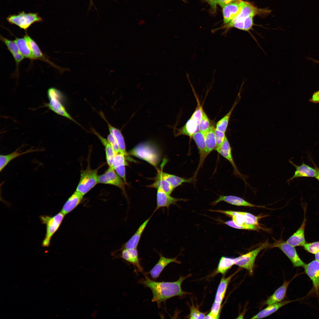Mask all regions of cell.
Returning <instances> with one entry per match:
<instances>
[{"label": "cell", "instance_id": "1", "mask_svg": "<svg viewBox=\"0 0 319 319\" xmlns=\"http://www.w3.org/2000/svg\"><path fill=\"white\" fill-rule=\"evenodd\" d=\"M190 276V275L181 276L174 282L156 281L145 276L144 278L140 279L139 282L151 289L153 294L152 301L156 302L160 308L162 303H165L169 299L175 296L182 297L189 294L182 290L181 285L183 281Z\"/></svg>", "mask_w": 319, "mask_h": 319}, {"label": "cell", "instance_id": "2", "mask_svg": "<svg viewBox=\"0 0 319 319\" xmlns=\"http://www.w3.org/2000/svg\"><path fill=\"white\" fill-rule=\"evenodd\" d=\"M128 154L144 160L155 167H157L160 160L158 150L149 142L138 144L129 152Z\"/></svg>", "mask_w": 319, "mask_h": 319}, {"label": "cell", "instance_id": "3", "mask_svg": "<svg viewBox=\"0 0 319 319\" xmlns=\"http://www.w3.org/2000/svg\"><path fill=\"white\" fill-rule=\"evenodd\" d=\"M47 95L49 102L45 104V106L57 114L65 117L81 126L66 110L62 102L63 94L60 90L55 87H50L47 90Z\"/></svg>", "mask_w": 319, "mask_h": 319}, {"label": "cell", "instance_id": "4", "mask_svg": "<svg viewBox=\"0 0 319 319\" xmlns=\"http://www.w3.org/2000/svg\"><path fill=\"white\" fill-rule=\"evenodd\" d=\"M210 211L221 213L232 218V221L225 222L226 225L234 228L250 230H258L259 228L258 226L249 224L245 223V219L248 216L249 213L245 212L210 210Z\"/></svg>", "mask_w": 319, "mask_h": 319}, {"label": "cell", "instance_id": "5", "mask_svg": "<svg viewBox=\"0 0 319 319\" xmlns=\"http://www.w3.org/2000/svg\"><path fill=\"white\" fill-rule=\"evenodd\" d=\"M65 215L61 211L51 217L47 215L41 216L40 218L42 223L46 225V232L42 245L48 247L50 245L51 239L60 226Z\"/></svg>", "mask_w": 319, "mask_h": 319}, {"label": "cell", "instance_id": "6", "mask_svg": "<svg viewBox=\"0 0 319 319\" xmlns=\"http://www.w3.org/2000/svg\"><path fill=\"white\" fill-rule=\"evenodd\" d=\"M6 20L11 24L16 25L25 31L33 23L43 21L38 13H27L24 11L20 12L17 14L10 15L7 17Z\"/></svg>", "mask_w": 319, "mask_h": 319}, {"label": "cell", "instance_id": "7", "mask_svg": "<svg viewBox=\"0 0 319 319\" xmlns=\"http://www.w3.org/2000/svg\"><path fill=\"white\" fill-rule=\"evenodd\" d=\"M98 169L92 170L88 166L85 170H81L80 179L76 190L84 196L98 183L97 173Z\"/></svg>", "mask_w": 319, "mask_h": 319}, {"label": "cell", "instance_id": "8", "mask_svg": "<svg viewBox=\"0 0 319 319\" xmlns=\"http://www.w3.org/2000/svg\"><path fill=\"white\" fill-rule=\"evenodd\" d=\"M268 246V243L266 241L255 249L234 258L235 264L245 269L250 275H252L256 257L261 250Z\"/></svg>", "mask_w": 319, "mask_h": 319}, {"label": "cell", "instance_id": "9", "mask_svg": "<svg viewBox=\"0 0 319 319\" xmlns=\"http://www.w3.org/2000/svg\"><path fill=\"white\" fill-rule=\"evenodd\" d=\"M269 10L258 8L249 3L244 1L241 9L239 14L232 21L225 25L221 28H230L235 22L243 20L251 16H255L269 12Z\"/></svg>", "mask_w": 319, "mask_h": 319}, {"label": "cell", "instance_id": "10", "mask_svg": "<svg viewBox=\"0 0 319 319\" xmlns=\"http://www.w3.org/2000/svg\"><path fill=\"white\" fill-rule=\"evenodd\" d=\"M215 150L231 164L233 168L234 175L241 178L246 184L249 185L246 181L248 176L242 174L239 171L235 164L232 155V149L226 136L222 144L216 147Z\"/></svg>", "mask_w": 319, "mask_h": 319}, {"label": "cell", "instance_id": "11", "mask_svg": "<svg viewBox=\"0 0 319 319\" xmlns=\"http://www.w3.org/2000/svg\"><path fill=\"white\" fill-rule=\"evenodd\" d=\"M98 183L115 186L125 192V183L113 167H109L103 174L98 176Z\"/></svg>", "mask_w": 319, "mask_h": 319}, {"label": "cell", "instance_id": "12", "mask_svg": "<svg viewBox=\"0 0 319 319\" xmlns=\"http://www.w3.org/2000/svg\"><path fill=\"white\" fill-rule=\"evenodd\" d=\"M192 138L195 141L199 151V161L198 167L193 176L196 177L199 170L202 166L206 157L209 155L205 141L204 133L199 131L196 132Z\"/></svg>", "mask_w": 319, "mask_h": 319}, {"label": "cell", "instance_id": "13", "mask_svg": "<svg viewBox=\"0 0 319 319\" xmlns=\"http://www.w3.org/2000/svg\"><path fill=\"white\" fill-rule=\"evenodd\" d=\"M274 246L280 249L288 257L294 266L303 267L305 264L299 256L294 247L286 242L278 243Z\"/></svg>", "mask_w": 319, "mask_h": 319}, {"label": "cell", "instance_id": "14", "mask_svg": "<svg viewBox=\"0 0 319 319\" xmlns=\"http://www.w3.org/2000/svg\"><path fill=\"white\" fill-rule=\"evenodd\" d=\"M244 2L242 0H236L222 8L224 24L230 22L239 14Z\"/></svg>", "mask_w": 319, "mask_h": 319}, {"label": "cell", "instance_id": "15", "mask_svg": "<svg viewBox=\"0 0 319 319\" xmlns=\"http://www.w3.org/2000/svg\"><path fill=\"white\" fill-rule=\"evenodd\" d=\"M99 113L100 115L107 123L110 134L112 135L115 139L122 153L125 155L127 160H128L129 161H133V160L129 156L128 154L126 152L124 138L121 130L111 125L107 120L102 112H100Z\"/></svg>", "mask_w": 319, "mask_h": 319}, {"label": "cell", "instance_id": "16", "mask_svg": "<svg viewBox=\"0 0 319 319\" xmlns=\"http://www.w3.org/2000/svg\"><path fill=\"white\" fill-rule=\"evenodd\" d=\"M121 251L118 255H114L115 258H120L132 264L140 272H143V269L141 266L139 258L137 248L125 249L118 251Z\"/></svg>", "mask_w": 319, "mask_h": 319}, {"label": "cell", "instance_id": "17", "mask_svg": "<svg viewBox=\"0 0 319 319\" xmlns=\"http://www.w3.org/2000/svg\"><path fill=\"white\" fill-rule=\"evenodd\" d=\"M303 267L305 272L312 281L316 292H319V261L314 260L305 264Z\"/></svg>", "mask_w": 319, "mask_h": 319}, {"label": "cell", "instance_id": "18", "mask_svg": "<svg viewBox=\"0 0 319 319\" xmlns=\"http://www.w3.org/2000/svg\"><path fill=\"white\" fill-rule=\"evenodd\" d=\"M159 255L160 258L158 261L149 272L154 280H156L159 276L164 268L170 263L173 262L181 263L180 261L177 260V257L170 258L164 256L161 253Z\"/></svg>", "mask_w": 319, "mask_h": 319}, {"label": "cell", "instance_id": "19", "mask_svg": "<svg viewBox=\"0 0 319 319\" xmlns=\"http://www.w3.org/2000/svg\"><path fill=\"white\" fill-rule=\"evenodd\" d=\"M24 37L26 38L30 47L33 56L35 59H39L48 63L50 65L60 71H62L63 69L57 66L55 64L51 62L42 51L39 46L36 42L33 39L25 32V33Z\"/></svg>", "mask_w": 319, "mask_h": 319}, {"label": "cell", "instance_id": "20", "mask_svg": "<svg viewBox=\"0 0 319 319\" xmlns=\"http://www.w3.org/2000/svg\"><path fill=\"white\" fill-rule=\"evenodd\" d=\"M185 201V199L173 197L162 190L157 189V206L154 213L162 207H165L168 209L171 205L175 204L178 201Z\"/></svg>", "mask_w": 319, "mask_h": 319}, {"label": "cell", "instance_id": "21", "mask_svg": "<svg viewBox=\"0 0 319 319\" xmlns=\"http://www.w3.org/2000/svg\"><path fill=\"white\" fill-rule=\"evenodd\" d=\"M157 177L162 178L168 182L175 188L181 185L184 183H194L196 179L193 176L189 178H185L159 171Z\"/></svg>", "mask_w": 319, "mask_h": 319}, {"label": "cell", "instance_id": "22", "mask_svg": "<svg viewBox=\"0 0 319 319\" xmlns=\"http://www.w3.org/2000/svg\"><path fill=\"white\" fill-rule=\"evenodd\" d=\"M152 217L151 216L139 227L134 234L118 251L125 249L137 248L142 234Z\"/></svg>", "mask_w": 319, "mask_h": 319}, {"label": "cell", "instance_id": "23", "mask_svg": "<svg viewBox=\"0 0 319 319\" xmlns=\"http://www.w3.org/2000/svg\"><path fill=\"white\" fill-rule=\"evenodd\" d=\"M289 162L295 168L296 170L293 176L288 180V183L294 178L300 177H315L316 170L315 168H314L310 166L303 162L300 166H298L295 164L291 160Z\"/></svg>", "mask_w": 319, "mask_h": 319}, {"label": "cell", "instance_id": "24", "mask_svg": "<svg viewBox=\"0 0 319 319\" xmlns=\"http://www.w3.org/2000/svg\"><path fill=\"white\" fill-rule=\"evenodd\" d=\"M221 201L225 202L229 204L237 206L250 207H260L258 206L253 204L240 197L233 195L221 196L211 204L214 206Z\"/></svg>", "mask_w": 319, "mask_h": 319}, {"label": "cell", "instance_id": "25", "mask_svg": "<svg viewBox=\"0 0 319 319\" xmlns=\"http://www.w3.org/2000/svg\"><path fill=\"white\" fill-rule=\"evenodd\" d=\"M306 220V218L305 217L300 227L287 240L286 242L287 243L294 247L303 246L305 244V229Z\"/></svg>", "mask_w": 319, "mask_h": 319}, {"label": "cell", "instance_id": "26", "mask_svg": "<svg viewBox=\"0 0 319 319\" xmlns=\"http://www.w3.org/2000/svg\"><path fill=\"white\" fill-rule=\"evenodd\" d=\"M20 148H18L13 152L6 155L1 154L0 155V171L1 172L8 164L12 160L18 157L27 153L42 151L40 149H35L30 148L26 151L21 152Z\"/></svg>", "mask_w": 319, "mask_h": 319}, {"label": "cell", "instance_id": "27", "mask_svg": "<svg viewBox=\"0 0 319 319\" xmlns=\"http://www.w3.org/2000/svg\"><path fill=\"white\" fill-rule=\"evenodd\" d=\"M84 196L76 190L65 203L61 211L65 215L69 213L80 203Z\"/></svg>", "mask_w": 319, "mask_h": 319}, {"label": "cell", "instance_id": "28", "mask_svg": "<svg viewBox=\"0 0 319 319\" xmlns=\"http://www.w3.org/2000/svg\"><path fill=\"white\" fill-rule=\"evenodd\" d=\"M91 131L93 134L97 137L105 147L106 161L109 167L113 168L114 159L115 153L107 139L101 136L92 128H91Z\"/></svg>", "mask_w": 319, "mask_h": 319}, {"label": "cell", "instance_id": "29", "mask_svg": "<svg viewBox=\"0 0 319 319\" xmlns=\"http://www.w3.org/2000/svg\"><path fill=\"white\" fill-rule=\"evenodd\" d=\"M126 158L122 153L115 154L114 159L113 168L116 172L126 183L125 167L127 164Z\"/></svg>", "mask_w": 319, "mask_h": 319}, {"label": "cell", "instance_id": "30", "mask_svg": "<svg viewBox=\"0 0 319 319\" xmlns=\"http://www.w3.org/2000/svg\"><path fill=\"white\" fill-rule=\"evenodd\" d=\"M290 282L284 280L283 284L268 298L265 302L266 304L268 305L282 301L286 296L287 289Z\"/></svg>", "mask_w": 319, "mask_h": 319}, {"label": "cell", "instance_id": "31", "mask_svg": "<svg viewBox=\"0 0 319 319\" xmlns=\"http://www.w3.org/2000/svg\"><path fill=\"white\" fill-rule=\"evenodd\" d=\"M293 301H283L268 305L266 307L259 312L251 318L259 319L266 317L276 312L283 306Z\"/></svg>", "mask_w": 319, "mask_h": 319}, {"label": "cell", "instance_id": "32", "mask_svg": "<svg viewBox=\"0 0 319 319\" xmlns=\"http://www.w3.org/2000/svg\"><path fill=\"white\" fill-rule=\"evenodd\" d=\"M14 41L16 44L20 53L25 58H28L32 61L36 60L28 42L24 37L22 38H16Z\"/></svg>", "mask_w": 319, "mask_h": 319}, {"label": "cell", "instance_id": "33", "mask_svg": "<svg viewBox=\"0 0 319 319\" xmlns=\"http://www.w3.org/2000/svg\"><path fill=\"white\" fill-rule=\"evenodd\" d=\"M235 274L227 278L223 277L221 279L215 295L214 302L222 304L224 298L228 284Z\"/></svg>", "mask_w": 319, "mask_h": 319}, {"label": "cell", "instance_id": "34", "mask_svg": "<svg viewBox=\"0 0 319 319\" xmlns=\"http://www.w3.org/2000/svg\"><path fill=\"white\" fill-rule=\"evenodd\" d=\"M198 125L190 118L183 127L177 129V132L175 135L176 137L180 135H185L192 138L193 134L198 129Z\"/></svg>", "mask_w": 319, "mask_h": 319}, {"label": "cell", "instance_id": "35", "mask_svg": "<svg viewBox=\"0 0 319 319\" xmlns=\"http://www.w3.org/2000/svg\"><path fill=\"white\" fill-rule=\"evenodd\" d=\"M215 128L211 125L207 131L204 133L206 147L209 154L215 149L216 143L215 135Z\"/></svg>", "mask_w": 319, "mask_h": 319}, {"label": "cell", "instance_id": "36", "mask_svg": "<svg viewBox=\"0 0 319 319\" xmlns=\"http://www.w3.org/2000/svg\"><path fill=\"white\" fill-rule=\"evenodd\" d=\"M240 95V92H239L237 99L229 112L217 123L216 128L218 130L225 133L232 113L240 99L241 97Z\"/></svg>", "mask_w": 319, "mask_h": 319}, {"label": "cell", "instance_id": "37", "mask_svg": "<svg viewBox=\"0 0 319 319\" xmlns=\"http://www.w3.org/2000/svg\"><path fill=\"white\" fill-rule=\"evenodd\" d=\"M147 186L160 189L170 195L174 188L167 181L162 178L157 177L155 182Z\"/></svg>", "mask_w": 319, "mask_h": 319}, {"label": "cell", "instance_id": "38", "mask_svg": "<svg viewBox=\"0 0 319 319\" xmlns=\"http://www.w3.org/2000/svg\"><path fill=\"white\" fill-rule=\"evenodd\" d=\"M234 264V258L222 256L220 259L216 272L224 274Z\"/></svg>", "mask_w": 319, "mask_h": 319}, {"label": "cell", "instance_id": "39", "mask_svg": "<svg viewBox=\"0 0 319 319\" xmlns=\"http://www.w3.org/2000/svg\"><path fill=\"white\" fill-rule=\"evenodd\" d=\"M1 40L6 45L8 50L13 56L20 53L19 48L14 40L7 39L1 35Z\"/></svg>", "mask_w": 319, "mask_h": 319}, {"label": "cell", "instance_id": "40", "mask_svg": "<svg viewBox=\"0 0 319 319\" xmlns=\"http://www.w3.org/2000/svg\"><path fill=\"white\" fill-rule=\"evenodd\" d=\"M211 126L210 120L203 110L201 119L198 126L199 131L205 133L208 130Z\"/></svg>", "mask_w": 319, "mask_h": 319}, {"label": "cell", "instance_id": "41", "mask_svg": "<svg viewBox=\"0 0 319 319\" xmlns=\"http://www.w3.org/2000/svg\"><path fill=\"white\" fill-rule=\"evenodd\" d=\"M221 305L214 302L212 306L210 312L205 315L204 319H216L219 316Z\"/></svg>", "mask_w": 319, "mask_h": 319}, {"label": "cell", "instance_id": "42", "mask_svg": "<svg viewBox=\"0 0 319 319\" xmlns=\"http://www.w3.org/2000/svg\"><path fill=\"white\" fill-rule=\"evenodd\" d=\"M190 312L189 316L190 319H203L206 315V313H202L199 311L198 308L193 305L190 307Z\"/></svg>", "mask_w": 319, "mask_h": 319}, {"label": "cell", "instance_id": "43", "mask_svg": "<svg viewBox=\"0 0 319 319\" xmlns=\"http://www.w3.org/2000/svg\"><path fill=\"white\" fill-rule=\"evenodd\" d=\"M303 246L308 252L315 254L319 251V241L305 243Z\"/></svg>", "mask_w": 319, "mask_h": 319}, {"label": "cell", "instance_id": "44", "mask_svg": "<svg viewBox=\"0 0 319 319\" xmlns=\"http://www.w3.org/2000/svg\"><path fill=\"white\" fill-rule=\"evenodd\" d=\"M203 110L202 107L198 105L190 118L198 125L201 119Z\"/></svg>", "mask_w": 319, "mask_h": 319}, {"label": "cell", "instance_id": "45", "mask_svg": "<svg viewBox=\"0 0 319 319\" xmlns=\"http://www.w3.org/2000/svg\"><path fill=\"white\" fill-rule=\"evenodd\" d=\"M214 133L216 143V147H217L222 144L226 136L225 132L220 131L216 128L215 130Z\"/></svg>", "mask_w": 319, "mask_h": 319}, {"label": "cell", "instance_id": "46", "mask_svg": "<svg viewBox=\"0 0 319 319\" xmlns=\"http://www.w3.org/2000/svg\"><path fill=\"white\" fill-rule=\"evenodd\" d=\"M107 139L115 154L122 153L115 139L110 134L107 136Z\"/></svg>", "mask_w": 319, "mask_h": 319}, {"label": "cell", "instance_id": "47", "mask_svg": "<svg viewBox=\"0 0 319 319\" xmlns=\"http://www.w3.org/2000/svg\"><path fill=\"white\" fill-rule=\"evenodd\" d=\"M236 0H215L217 4L222 7L225 5L234 2Z\"/></svg>", "mask_w": 319, "mask_h": 319}, {"label": "cell", "instance_id": "48", "mask_svg": "<svg viewBox=\"0 0 319 319\" xmlns=\"http://www.w3.org/2000/svg\"><path fill=\"white\" fill-rule=\"evenodd\" d=\"M309 101L314 103H319V90L314 93Z\"/></svg>", "mask_w": 319, "mask_h": 319}, {"label": "cell", "instance_id": "49", "mask_svg": "<svg viewBox=\"0 0 319 319\" xmlns=\"http://www.w3.org/2000/svg\"><path fill=\"white\" fill-rule=\"evenodd\" d=\"M205 0L209 5L213 12H215L217 7V4L216 3L215 0Z\"/></svg>", "mask_w": 319, "mask_h": 319}, {"label": "cell", "instance_id": "50", "mask_svg": "<svg viewBox=\"0 0 319 319\" xmlns=\"http://www.w3.org/2000/svg\"><path fill=\"white\" fill-rule=\"evenodd\" d=\"M315 168L316 170V173L315 178L319 181V168L316 166H315Z\"/></svg>", "mask_w": 319, "mask_h": 319}, {"label": "cell", "instance_id": "51", "mask_svg": "<svg viewBox=\"0 0 319 319\" xmlns=\"http://www.w3.org/2000/svg\"><path fill=\"white\" fill-rule=\"evenodd\" d=\"M315 255V260L319 261V251L317 252Z\"/></svg>", "mask_w": 319, "mask_h": 319}, {"label": "cell", "instance_id": "52", "mask_svg": "<svg viewBox=\"0 0 319 319\" xmlns=\"http://www.w3.org/2000/svg\"><path fill=\"white\" fill-rule=\"evenodd\" d=\"M93 5L92 0H90V5L89 7V9H90L91 7Z\"/></svg>", "mask_w": 319, "mask_h": 319}, {"label": "cell", "instance_id": "53", "mask_svg": "<svg viewBox=\"0 0 319 319\" xmlns=\"http://www.w3.org/2000/svg\"><path fill=\"white\" fill-rule=\"evenodd\" d=\"M312 59V60L315 63L319 64V61L315 60L313 59Z\"/></svg>", "mask_w": 319, "mask_h": 319}]
</instances>
